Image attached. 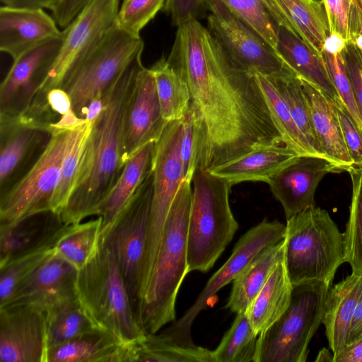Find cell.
I'll use <instances>...</instances> for the list:
<instances>
[{"instance_id": "cell-30", "label": "cell", "mask_w": 362, "mask_h": 362, "mask_svg": "<svg viewBox=\"0 0 362 362\" xmlns=\"http://www.w3.org/2000/svg\"><path fill=\"white\" fill-rule=\"evenodd\" d=\"M284 259L275 267L246 312L258 335L274 323L288 308L293 291Z\"/></svg>"}, {"instance_id": "cell-58", "label": "cell", "mask_w": 362, "mask_h": 362, "mask_svg": "<svg viewBox=\"0 0 362 362\" xmlns=\"http://www.w3.org/2000/svg\"><path fill=\"white\" fill-rule=\"evenodd\" d=\"M318 1H322V0H318Z\"/></svg>"}, {"instance_id": "cell-35", "label": "cell", "mask_w": 362, "mask_h": 362, "mask_svg": "<svg viewBox=\"0 0 362 362\" xmlns=\"http://www.w3.org/2000/svg\"><path fill=\"white\" fill-rule=\"evenodd\" d=\"M150 69L155 79L163 119L167 122L182 119L191 103L187 85L165 57L158 59Z\"/></svg>"}, {"instance_id": "cell-12", "label": "cell", "mask_w": 362, "mask_h": 362, "mask_svg": "<svg viewBox=\"0 0 362 362\" xmlns=\"http://www.w3.org/2000/svg\"><path fill=\"white\" fill-rule=\"evenodd\" d=\"M119 2L93 0L63 30L59 52L31 100H41L49 90L61 88L68 76L98 47L116 23Z\"/></svg>"}, {"instance_id": "cell-18", "label": "cell", "mask_w": 362, "mask_h": 362, "mask_svg": "<svg viewBox=\"0 0 362 362\" xmlns=\"http://www.w3.org/2000/svg\"><path fill=\"white\" fill-rule=\"evenodd\" d=\"M340 172L336 164L325 158L300 156L276 173L267 183L288 219L315 206L314 196L320 182L329 173Z\"/></svg>"}, {"instance_id": "cell-48", "label": "cell", "mask_w": 362, "mask_h": 362, "mask_svg": "<svg viewBox=\"0 0 362 362\" xmlns=\"http://www.w3.org/2000/svg\"><path fill=\"white\" fill-rule=\"evenodd\" d=\"M340 54L362 116V67L354 45L352 43H346Z\"/></svg>"}, {"instance_id": "cell-3", "label": "cell", "mask_w": 362, "mask_h": 362, "mask_svg": "<svg viewBox=\"0 0 362 362\" xmlns=\"http://www.w3.org/2000/svg\"><path fill=\"white\" fill-rule=\"evenodd\" d=\"M192 199V181L183 180L168 214L137 321L146 334L157 333L175 320V301L189 272L187 234Z\"/></svg>"}, {"instance_id": "cell-26", "label": "cell", "mask_w": 362, "mask_h": 362, "mask_svg": "<svg viewBox=\"0 0 362 362\" xmlns=\"http://www.w3.org/2000/svg\"><path fill=\"white\" fill-rule=\"evenodd\" d=\"M44 134L50 135L22 120L18 114H0L1 194L9 187L11 177L41 141Z\"/></svg>"}, {"instance_id": "cell-51", "label": "cell", "mask_w": 362, "mask_h": 362, "mask_svg": "<svg viewBox=\"0 0 362 362\" xmlns=\"http://www.w3.org/2000/svg\"><path fill=\"white\" fill-rule=\"evenodd\" d=\"M45 101L50 112L57 119V122L62 117L74 112L69 95L62 88L49 90L42 100L31 102L43 103Z\"/></svg>"}, {"instance_id": "cell-36", "label": "cell", "mask_w": 362, "mask_h": 362, "mask_svg": "<svg viewBox=\"0 0 362 362\" xmlns=\"http://www.w3.org/2000/svg\"><path fill=\"white\" fill-rule=\"evenodd\" d=\"M136 361L214 362L212 351L179 344L162 334H146L136 344Z\"/></svg>"}, {"instance_id": "cell-22", "label": "cell", "mask_w": 362, "mask_h": 362, "mask_svg": "<svg viewBox=\"0 0 362 362\" xmlns=\"http://www.w3.org/2000/svg\"><path fill=\"white\" fill-rule=\"evenodd\" d=\"M361 293L362 273L355 271L328 289L322 323L334 360L347 346L350 326Z\"/></svg>"}, {"instance_id": "cell-25", "label": "cell", "mask_w": 362, "mask_h": 362, "mask_svg": "<svg viewBox=\"0 0 362 362\" xmlns=\"http://www.w3.org/2000/svg\"><path fill=\"white\" fill-rule=\"evenodd\" d=\"M65 226L57 214L49 211L0 228V267L21 255L55 243Z\"/></svg>"}, {"instance_id": "cell-40", "label": "cell", "mask_w": 362, "mask_h": 362, "mask_svg": "<svg viewBox=\"0 0 362 362\" xmlns=\"http://www.w3.org/2000/svg\"><path fill=\"white\" fill-rule=\"evenodd\" d=\"M91 128L92 122L85 119L78 127L74 140L62 160L59 180L51 202V211L58 215L66 205L73 192Z\"/></svg>"}, {"instance_id": "cell-17", "label": "cell", "mask_w": 362, "mask_h": 362, "mask_svg": "<svg viewBox=\"0 0 362 362\" xmlns=\"http://www.w3.org/2000/svg\"><path fill=\"white\" fill-rule=\"evenodd\" d=\"M64 37L62 30L13 60L0 86V114L18 115L27 107L53 65Z\"/></svg>"}, {"instance_id": "cell-49", "label": "cell", "mask_w": 362, "mask_h": 362, "mask_svg": "<svg viewBox=\"0 0 362 362\" xmlns=\"http://www.w3.org/2000/svg\"><path fill=\"white\" fill-rule=\"evenodd\" d=\"M204 5V0H165L163 10L170 16L173 24L179 26L197 18Z\"/></svg>"}, {"instance_id": "cell-46", "label": "cell", "mask_w": 362, "mask_h": 362, "mask_svg": "<svg viewBox=\"0 0 362 362\" xmlns=\"http://www.w3.org/2000/svg\"><path fill=\"white\" fill-rule=\"evenodd\" d=\"M165 2V0H124L116 23L127 33L139 37L141 30L163 8Z\"/></svg>"}, {"instance_id": "cell-16", "label": "cell", "mask_w": 362, "mask_h": 362, "mask_svg": "<svg viewBox=\"0 0 362 362\" xmlns=\"http://www.w3.org/2000/svg\"><path fill=\"white\" fill-rule=\"evenodd\" d=\"M167 123L162 116L153 73L143 66L136 74L125 112L121 152L124 167L142 146L158 141Z\"/></svg>"}, {"instance_id": "cell-38", "label": "cell", "mask_w": 362, "mask_h": 362, "mask_svg": "<svg viewBox=\"0 0 362 362\" xmlns=\"http://www.w3.org/2000/svg\"><path fill=\"white\" fill-rule=\"evenodd\" d=\"M268 78L284 98L302 134L315 150L328 159L319 147L300 78L291 70L279 76Z\"/></svg>"}, {"instance_id": "cell-31", "label": "cell", "mask_w": 362, "mask_h": 362, "mask_svg": "<svg viewBox=\"0 0 362 362\" xmlns=\"http://www.w3.org/2000/svg\"><path fill=\"white\" fill-rule=\"evenodd\" d=\"M292 31L310 48L322 56L329 37L322 1L318 0H273Z\"/></svg>"}, {"instance_id": "cell-5", "label": "cell", "mask_w": 362, "mask_h": 362, "mask_svg": "<svg viewBox=\"0 0 362 362\" xmlns=\"http://www.w3.org/2000/svg\"><path fill=\"white\" fill-rule=\"evenodd\" d=\"M284 261L293 285L330 286L344 262V234L329 213L315 206L286 219Z\"/></svg>"}, {"instance_id": "cell-50", "label": "cell", "mask_w": 362, "mask_h": 362, "mask_svg": "<svg viewBox=\"0 0 362 362\" xmlns=\"http://www.w3.org/2000/svg\"><path fill=\"white\" fill-rule=\"evenodd\" d=\"M93 0H61L52 10L58 26L66 28Z\"/></svg>"}, {"instance_id": "cell-42", "label": "cell", "mask_w": 362, "mask_h": 362, "mask_svg": "<svg viewBox=\"0 0 362 362\" xmlns=\"http://www.w3.org/2000/svg\"><path fill=\"white\" fill-rule=\"evenodd\" d=\"M206 148V137L202 122L190 106L183 118L180 159L183 178L192 180L197 168L202 169Z\"/></svg>"}, {"instance_id": "cell-34", "label": "cell", "mask_w": 362, "mask_h": 362, "mask_svg": "<svg viewBox=\"0 0 362 362\" xmlns=\"http://www.w3.org/2000/svg\"><path fill=\"white\" fill-rule=\"evenodd\" d=\"M252 74L262 90L284 144L300 156H315L327 159L313 148L298 129L286 102L272 81L259 73Z\"/></svg>"}, {"instance_id": "cell-43", "label": "cell", "mask_w": 362, "mask_h": 362, "mask_svg": "<svg viewBox=\"0 0 362 362\" xmlns=\"http://www.w3.org/2000/svg\"><path fill=\"white\" fill-rule=\"evenodd\" d=\"M220 1L276 51L279 25L261 0Z\"/></svg>"}, {"instance_id": "cell-9", "label": "cell", "mask_w": 362, "mask_h": 362, "mask_svg": "<svg viewBox=\"0 0 362 362\" xmlns=\"http://www.w3.org/2000/svg\"><path fill=\"white\" fill-rule=\"evenodd\" d=\"M153 192L151 170L128 204L100 238L116 259L136 316L140 301Z\"/></svg>"}, {"instance_id": "cell-4", "label": "cell", "mask_w": 362, "mask_h": 362, "mask_svg": "<svg viewBox=\"0 0 362 362\" xmlns=\"http://www.w3.org/2000/svg\"><path fill=\"white\" fill-rule=\"evenodd\" d=\"M76 291L84 312L98 329L133 344L146 334L139 325L116 259L100 240L91 259L77 271Z\"/></svg>"}, {"instance_id": "cell-6", "label": "cell", "mask_w": 362, "mask_h": 362, "mask_svg": "<svg viewBox=\"0 0 362 362\" xmlns=\"http://www.w3.org/2000/svg\"><path fill=\"white\" fill-rule=\"evenodd\" d=\"M187 234L189 272H208L238 229L229 203L227 181L197 168L192 177Z\"/></svg>"}, {"instance_id": "cell-21", "label": "cell", "mask_w": 362, "mask_h": 362, "mask_svg": "<svg viewBox=\"0 0 362 362\" xmlns=\"http://www.w3.org/2000/svg\"><path fill=\"white\" fill-rule=\"evenodd\" d=\"M136 344H125L110 332L95 327L48 349L44 362H135Z\"/></svg>"}, {"instance_id": "cell-23", "label": "cell", "mask_w": 362, "mask_h": 362, "mask_svg": "<svg viewBox=\"0 0 362 362\" xmlns=\"http://www.w3.org/2000/svg\"><path fill=\"white\" fill-rule=\"evenodd\" d=\"M322 153L342 171L354 165L341 134L334 104L318 88L300 78Z\"/></svg>"}, {"instance_id": "cell-33", "label": "cell", "mask_w": 362, "mask_h": 362, "mask_svg": "<svg viewBox=\"0 0 362 362\" xmlns=\"http://www.w3.org/2000/svg\"><path fill=\"white\" fill-rule=\"evenodd\" d=\"M102 218L65 226L57 238L54 249L77 271L95 255L100 243Z\"/></svg>"}, {"instance_id": "cell-28", "label": "cell", "mask_w": 362, "mask_h": 362, "mask_svg": "<svg viewBox=\"0 0 362 362\" xmlns=\"http://www.w3.org/2000/svg\"><path fill=\"white\" fill-rule=\"evenodd\" d=\"M155 142L137 151L125 163L119 178L98 206L105 232L128 204L152 170ZM100 233V234H101Z\"/></svg>"}, {"instance_id": "cell-32", "label": "cell", "mask_w": 362, "mask_h": 362, "mask_svg": "<svg viewBox=\"0 0 362 362\" xmlns=\"http://www.w3.org/2000/svg\"><path fill=\"white\" fill-rule=\"evenodd\" d=\"M44 311L47 350L95 327L82 308L76 293L49 303Z\"/></svg>"}, {"instance_id": "cell-37", "label": "cell", "mask_w": 362, "mask_h": 362, "mask_svg": "<svg viewBox=\"0 0 362 362\" xmlns=\"http://www.w3.org/2000/svg\"><path fill=\"white\" fill-rule=\"evenodd\" d=\"M258 337L247 312L236 313L219 345L212 351L214 362H254Z\"/></svg>"}, {"instance_id": "cell-59", "label": "cell", "mask_w": 362, "mask_h": 362, "mask_svg": "<svg viewBox=\"0 0 362 362\" xmlns=\"http://www.w3.org/2000/svg\"><path fill=\"white\" fill-rule=\"evenodd\" d=\"M123 1H124V0H123Z\"/></svg>"}, {"instance_id": "cell-41", "label": "cell", "mask_w": 362, "mask_h": 362, "mask_svg": "<svg viewBox=\"0 0 362 362\" xmlns=\"http://www.w3.org/2000/svg\"><path fill=\"white\" fill-rule=\"evenodd\" d=\"M329 35L346 43L362 42V0H322Z\"/></svg>"}, {"instance_id": "cell-11", "label": "cell", "mask_w": 362, "mask_h": 362, "mask_svg": "<svg viewBox=\"0 0 362 362\" xmlns=\"http://www.w3.org/2000/svg\"><path fill=\"white\" fill-rule=\"evenodd\" d=\"M182 129L183 119L169 122L155 142L152 164L153 192L141 283L142 295L154 266L168 214L184 180L180 159Z\"/></svg>"}, {"instance_id": "cell-56", "label": "cell", "mask_w": 362, "mask_h": 362, "mask_svg": "<svg viewBox=\"0 0 362 362\" xmlns=\"http://www.w3.org/2000/svg\"><path fill=\"white\" fill-rule=\"evenodd\" d=\"M315 362L319 361H327V362H334V355L332 352L331 353L327 349L323 348L321 349L315 360Z\"/></svg>"}, {"instance_id": "cell-13", "label": "cell", "mask_w": 362, "mask_h": 362, "mask_svg": "<svg viewBox=\"0 0 362 362\" xmlns=\"http://www.w3.org/2000/svg\"><path fill=\"white\" fill-rule=\"evenodd\" d=\"M204 1L210 11L206 28L237 68L267 77L290 70L276 51L220 0Z\"/></svg>"}, {"instance_id": "cell-39", "label": "cell", "mask_w": 362, "mask_h": 362, "mask_svg": "<svg viewBox=\"0 0 362 362\" xmlns=\"http://www.w3.org/2000/svg\"><path fill=\"white\" fill-rule=\"evenodd\" d=\"M352 185L349 216L344 234L346 262L362 273V165L347 171Z\"/></svg>"}, {"instance_id": "cell-53", "label": "cell", "mask_w": 362, "mask_h": 362, "mask_svg": "<svg viewBox=\"0 0 362 362\" xmlns=\"http://www.w3.org/2000/svg\"><path fill=\"white\" fill-rule=\"evenodd\" d=\"M362 339V293L356 305L355 313L351 321L347 346H350Z\"/></svg>"}, {"instance_id": "cell-24", "label": "cell", "mask_w": 362, "mask_h": 362, "mask_svg": "<svg viewBox=\"0 0 362 362\" xmlns=\"http://www.w3.org/2000/svg\"><path fill=\"white\" fill-rule=\"evenodd\" d=\"M300 156L285 144L254 149L208 170L231 186L243 182H265Z\"/></svg>"}, {"instance_id": "cell-45", "label": "cell", "mask_w": 362, "mask_h": 362, "mask_svg": "<svg viewBox=\"0 0 362 362\" xmlns=\"http://www.w3.org/2000/svg\"><path fill=\"white\" fill-rule=\"evenodd\" d=\"M322 57L340 101L362 134V116L340 52L323 50Z\"/></svg>"}, {"instance_id": "cell-47", "label": "cell", "mask_w": 362, "mask_h": 362, "mask_svg": "<svg viewBox=\"0 0 362 362\" xmlns=\"http://www.w3.org/2000/svg\"><path fill=\"white\" fill-rule=\"evenodd\" d=\"M334 104L349 154L354 165H361L362 134L344 108L340 99Z\"/></svg>"}, {"instance_id": "cell-29", "label": "cell", "mask_w": 362, "mask_h": 362, "mask_svg": "<svg viewBox=\"0 0 362 362\" xmlns=\"http://www.w3.org/2000/svg\"><path fill=\"white\" fill-rule=\"evenodd\" d=\"M284 239L264 247L248 262L233 281L226 308L235 314L246 311L275 267L284 259Z\"/></svg>"}, {"instance_id": "cell-19", "label": "cell", "mask_w": 362, "mask_h": 362, "mask_svg": "<svg viewBox=\"0 0 362 362\" xmlns=\"http://www.w3.org/2000/svg\"><path fill=\"white\" fill-rule=\"evenodd\" d=\"M54 18L42 8L2 6L0 49L16 59L42 42L61 35Z\"/></svg>"}, {"instance_id": "cell-8", "label": "cell", "mask_w": 362, "mask_h": 362, "mask_svg": "<svg viewBox=\"0 0 362 362\" xmlns=\"http://www.w3.org/2000/svg\"><path fill=\"white\" fill-rule=\"evenodd\" d=\"M79 126L53 131L44 150L28 173L1 194L0 228L51 211L62 163Z\"/></svg>"}, {"instance_id": "cell-15", "label": "cell", "mask_w": 362, "mask_h": 362, "mask_svg": "<svg viewBox=\"0 0 362 362\" xmlns=\"http://www.w3.org/2000/svg\"><path fill=\"white\" fill-rule=\"evenodd\" d=\"M45 311L31 303L0 307L1 362H44Z\"/></svg>"}, {"instance_id": "cell-60", "label": "cell", "mask_w": 362, "mask_h": 362, "mask_svg": "<svg viewBox=\"0 0 362 362\" xmlns=\"http://www.w3.org/2000/svg\"><path fill=\"white\" fill-rule=\"evenodd\" d=\"M362 67V66H361Z\"/></svg>"}, {"instance_id": "cell-54", "label": "cell", "mask_w": 362, "mask_h": 362, "mask_svg": "<svg viewBox=\"0 0 362 362\" xmlns=\"http://www.w3.org/2000/svg\"><path fill=\"white\" fill-rule=\"evenodd\" d=\"M334 362H362V339L346 346L334 360Z\"/></svg>"}, {"instance_id": "cell-55", "label": "cell", "mask_w": 362, "mask_h": 362, "mask_svg": "<svg viewBox=\"0 0 362 362\" xmlns=\"http://www.w3.org/2000/svg\"><path fill=\"white\" fill-rule=\"evenodd\" d=\"M265 6L269 10V13L276 22L277 25L279 26L284 27L287 28L288 30H291L289 25L286 22V19L284 18V16L282 15L281 11L279 10V7L276 6V4L273 1V0H261Z\"/></svg>"}, {"instance_id": "cell-27", "label": "cell", "mask_w": 362, "mask_h": 362, "mask_svg": "<svg viewBox=\"0 0 362 362\" xmlns=\"http://www.w3.org/2000/svg\"><path fill=\"white\" fill-rule=\"evenodd\" d=\"M276 52L298 77L318 88L333 103L339 100L322 56L297 35L279 26Z\"/></svg>"}, {"instance_id": "cell-52", "label": "cell", "mask_w": 362, "mask_h": 362, "mask_svg": "<svg viewBox=\"0 0 362 362\" xmlns=\"http://www.w3.org/2000/svg\"><path fill=\"white\" fill-rule=\"evenodd\" d=\"M61 0H1L4 6L52 10Z\"/></svg>"}, {"instance_id": "cell-1", "label": "cell", "mask_w": 362, "mask_h": 362, "mask_svg": "<svg viewBox=\"0 0 362 362\" xmlns=\"http://www.w3.org/2000/svg\"><path fill=\"white\" fill-rule=\"evenodd\" d=\"M167 60L187 85L190 106L203 124L204 170L284 144L254 75L237 68L197 18L177 26Z\"/></svg>"}, {"instance_id": "cell-20", "label": "cell", "mask_w": 362, "mask_h": 362, "mask_svg": "<svg viewBox=\"0 0 362 362\" xmlns=\"http://www.w3.org/2000/svg\"><path fill=\"white\" fill-rule=\"evenodd\" d=\"M77 270L67 261L52 252L15 289L8 301L0 307L13 303H31L42 309L51 302L76 293Z\"/></svg>"}, {"instance_id": "cell-10", "label": "cell", "mask_w": 362, "mask_h": 362, "mask_svg": "<svg viewBox=\"0 0 362 362\" xmlns=\"http://www.w3.org/2000/svg\"><path fill=\"white\" fill-rule=\"evenodd\" d=\"M140 36L132 35L115 23L98 47L66 78L62 86L69 95L72 109L83 119L85 110L118 78L134 58L143 52Z\"/></svg>"}, {"instance_id": "cell-57", "label": "cell", "mask_w": 362, "mask_h": 362, "mask_svg": "<svg viewBox=\"0 0 362 362\" xmlns=\"http://www.w3.org/2000/svg\"><path fill=\"white\" fill-rule=\"evenodd\" d=\"M354 47H355V49L356 51L358 58L361 65L362 66V47H356L355 45H354Z\"/></svg>"}, {"instance_id": "cell-2", "label": "cell", "mask_w": 362, "mask_h": 362, "mask_svg": "<svg viewBox=\"0 0 362 362\" xmlns=\"http://www.w3.org/2000/svg\"><path fill=\"white\" fill-rule=\"evenodd\" d=\"M139 53L105 93L100 115L92 122L73 192L59 216L64 225L96 216L99 205L119 178L124 116L136 74L144 66Z\"/></svg>"}, {"instance_id": "cell-7", "label": "cell", "mask_w": 362, "mask_h": 362, "mask_svg": "<svg viewBox=\"0 0 362 362\" xmlns=\"http://www.w3.org/2000/svg\"><path fill=\"white\" fill-rule=\"evenodd\" d=\"M329 287L320 282L293 285L288 308L259 335L254 362H305Z\"/></svg>"}, {"instance_id": "cell-14", "label": "cell", "mask_w": 362, "mask_h": 362, "mask_svg": "<svg viewBox=\"0 0 362 362\" xmlns=\"http://www.w3.org/2000/svg\"><path fill=\"white\" fill-rule=\"evenodd\" d=\"M286 225L277 220L264 219L247 231L236 243L230 257L209 279L195 302L167 328L161 331L165 337L183 345H194L192 325L209 300L223 286L233 281L248 262L264 247L285 238Z\"/></svg>"}, {"instance_id": "cell-44", "label": "cell", "mask_w": 362, "mask_h": 362, "mask_svg": "<svg viewBox=\"0 0 362 362\" xmlns=\"http://www.w3.org/2000/svg\"><path fill=\"white\" fill-rule=\"evenodd\" d=\"M54 245H47L0 267V306L8 301L16 287L50 255Z\"/></svg>"}]
</instances>
